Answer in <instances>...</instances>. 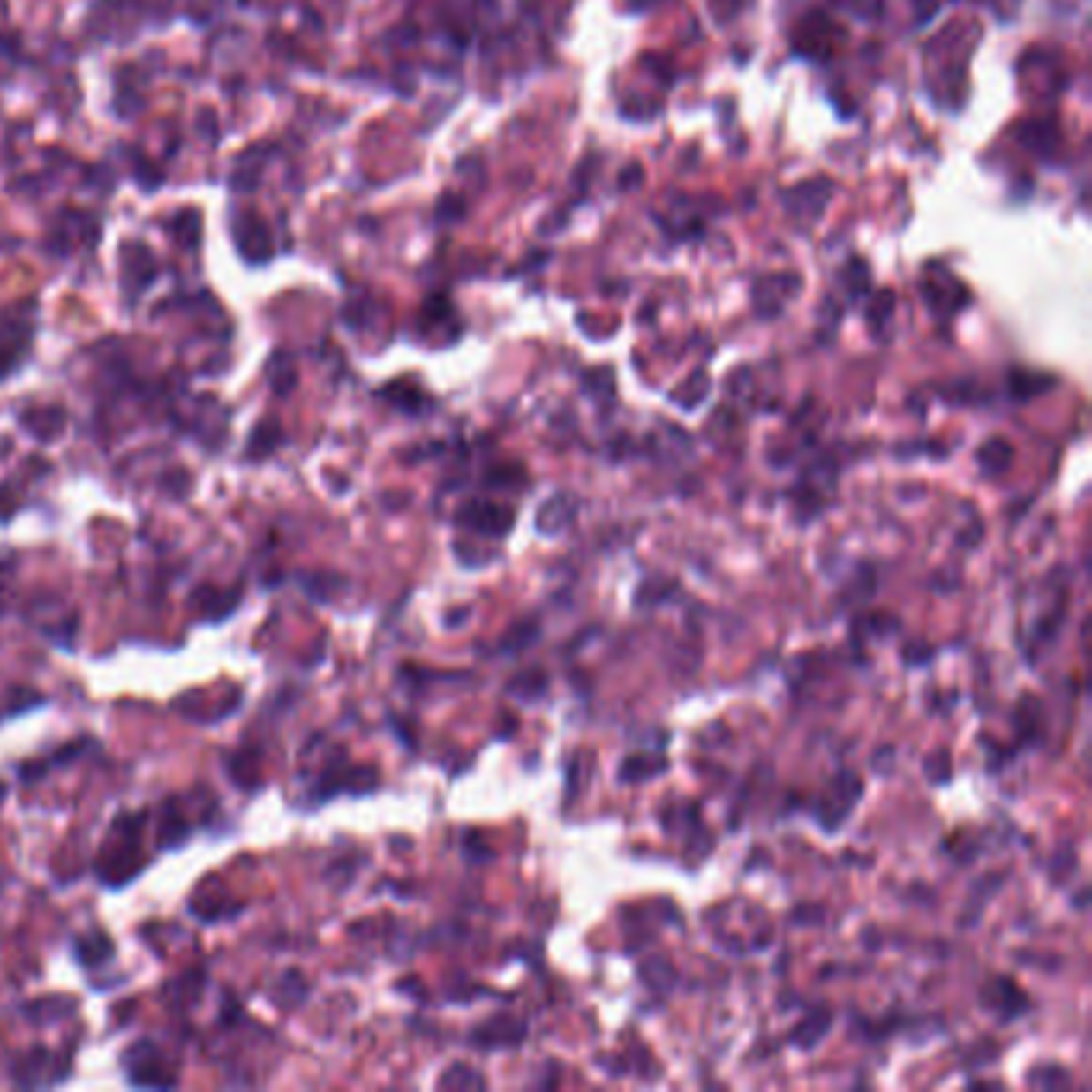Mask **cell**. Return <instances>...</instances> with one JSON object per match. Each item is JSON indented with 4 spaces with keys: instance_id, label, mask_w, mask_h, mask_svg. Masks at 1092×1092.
Masks as SVG:
<instances>
[{
    "instance_id": "8992f818",
    "label": "cell",
    "mask_w": 1092,
    "mask_h": 1092,
    "mask_svg": "<svg viewBox=\"0 0 1092 1092\" xmlns=\"http://www.w3.org/2000/svg\"><path fill=\"white\" fill-rule=\"evenodd\" d=\"M576 516V497L574 493H554L542 503L538 509V516H535V525H538V532L542 535H558L564 532Z\"/></svg>"
},
{
    "instance_id": "ba28073f",
    "label": "cell",
    "mask_w": 1092,
    "mask_h": 1092,
    "mask_svg": "<svg viewBox=\"0 0 1092 1092\" xmlns=\"http://www.w3.org/2000/svg\"><path fill=\"white\" fill-rule=\"evenodd\" d=\"M663 769H666V763H663L660 757H629L625 763H621L619 779H621V782L637 785V782H647V779L660 775Z\"/></svg>"
},
{
    "instance_id": "6da1fadb",
    "label": "cell",
    "mask_w": 1092,
    "mask_h": 1092,
    "mask_svg": "<svg viewBox=\"0 0 1092 1092\" xmlns=\"http://www.w3.org/2000/svg\"><path fill=\"white\" fill-rule=\"evenodd\" d=\"M513 523H516V509L509 503H497V500H468L456 513L458 529L474 535H491V538L507 535Z\"/></svg>"
},
{
    "instance_id": "9c48e42d",
    "label": "cell",
    "mask_w": 1092,
    "mask_h": 1092,
    "mask_svg": "<svg viewBox=\"0 0 1092 1092\" xmlns=\"http://www.w3.org/2000/svg\"><path fill=\"white\" fill-rule=\"evenodd\" d=\"M1009 462H1013V448L1003 439H990L977 452V464H981L983 474H1003L1009 468Z\"/></svg>"
},
{
    "instance_id": "5bb4252c",
    "label": "cell",
    "mask_w": 1092,
    "mask_h": 1092,
    "mask_svg": "<svg viewBox=\"0 0 1092 1092\" xmlns=\"http://www.w3.org/2000/svg\"><path fill=\"white\" fill-rule=\"evenodd\" d=\"M1070 1083V1073H1064L1060 1066L1048 1064V1066H1038L1028 1073V1086H1041V1089H1064Z\"/></svg>"
},
{
    "instance_id": "7c38bea8",
    "label": "cell",
    "mask_w": 1092,
    "mask_h": 1092,
    "mask_svg": "<svg viewBox=\"0 0 1092 1092\" xmlns=\"http://www.w3.org/2000/svg\"><path fill=\"white\" fill-rule=\"evenodd\" d=\"M439 1086H442V1089H448V1086H452V1089H484V1076L481 1073H474L471 1066H464V1064H456V1066H448L446 1073L439 1076Z\"/></svg>"
},
{
    "instance_id": "277c9868",
    "label": "cell",
    "mask_w": 1092,
    "mask_h": 1092,
    "mask_svg": "<svg viewBox=\"0 0 1092 1092\" xmlns=\"http://www.w3.org/2000/svg\"><path fill=\"white\" fill-rule=\"evenodd\" d=\"M981 1003L983 1009L997 1013V1019H1003V1022H1013V1019H1019V1015L1032 1009V999L1025 997L1022 987H1015V981H1009V977H993L983 987Z\"/></svg>"
},
{
    "instance_id": "30bf717a",
    "label": "cell",
    "mask_w": 1092,
    "mask_h": 1092,
    "mask_svg": "<svg viewBox=\"0 0 1092 1092\" xmlns=\"http://www.w3.org/2000/svg\"><path fill=\"white\" fill-rule=\"evenodd\" d=\"M538 641V621L535 619H523L519 625L507 631V637L500 641V654H523L525 647L535 644Z\"/></svg>"
},
{
    "instance_id": "52a82bcc",
    "label": "cell",
    "mask_w": 1092,
    "mask_h": 1092,
    "mask_svg": "<svg viewBox=\"0 0 1092 1092\" xmlns=\"http://www.w3.org/2000/svg\"><path fill=\"white\" fill-rule=\"evenodd\" d=\"M830 1025H833V1015H830V1009L817 1006V1009H814V1013H810L808 1019H804V1022H801L798 1028L792 1032L795 1048H814V1044H820V1041H824V1035L830 1032Z\"/></svg>"
},
{
    "instance_id": "7a4b0ae2",
    "label": "cell",
    "mask_w": 1092,
    "mask_h": 1092,
    "mask_svg": "<svg viewBox=\"0 0 1092 1092\" xmlns=\"http://www.w3.org/2000/svg\"><path fill=\"white\" fill-rule=\"evenodd\" d=\"M833 468H824V464H814L808 471L801 474L798 487L792 491V500L795 507H798V519H814L820 516L826 507H830V497H833Z\"/></svg>"
},
{
    "instance_id": "3957f363",
    "label": "cell",
    "mask_w": 1092,
    "mask_h": 1092,
    "mask_svg": "<svg viewBox=\"0 0 1092 1092\" xmlns=\"http://www.w3.org/2000/svg\"><path fill=\"white\" fill-rule=\"evenodd\" d=\"M525 1032H529V1025L513 1019V1015H491L487 1022H481L471 1032V1048H481V1051L519 1048Z\"/></svg>"
},
{
    "instance_id": "8fae6325",
    "label": "cell",
    "mask_w": 1092,
    "mask_h": 1092,
    "mask_svg": "<svg viewBox=\"0 0 1092 1092\" xmlns=\"http://www.w3.org/2000/svg\"><path fill=\"white\" fill-rule=\"evenodd\" d=\"M74 955H78V961L84 964V968H96V964L103 961V958H109L112 955V942H109V936H103V932H94V936H84L78 942V948H74Z\"/></svg>"
},
{
    "instance_id": "5b68a950",
    "label": "cell",
    "mask_w": 1092,
    "mask_h": 1092,
    "mask_svg": "<svg viewBox=\"0 0 1092 1092\" xmlns=\"http://www.w3.org/2000/svg\"><path fill=\"white\" fill-rule=\"evenodd\" d=\"M125 1064H129V1080L135 1086H173L177 1083V1076L173 1073H161V1054H157L147 1041H141L138 1048H132L125 1054Z\"/></svg>"
},
{
    "instance_id": "4fadbf2b",
    "label": "cell",
    "mask_w": 1092,
    "mask_h": 1092,
    "mask_svg": "<svg viewBox=\"0 0 1092 1092\" xmlns=\"http://www.w3.org/2000/svg\"><path fill=\"white\" fill-rule=\"evenodd\" d=\"M548 676H545L542 670H532V673H519L516 680L509 682V696H516V698H523V702H529V698H538L545 692V686H548Z\"/></svg>"
}]
</instances>
